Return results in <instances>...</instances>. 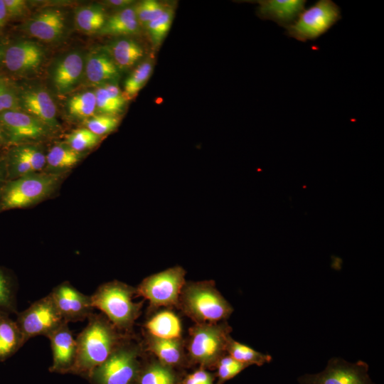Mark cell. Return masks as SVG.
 Returning a JSON list of instances; mask_svg holds the SVG:
<instances>
[{"instance_id": "6da1fadb", "label": "cell", "mask_w": 384, "mask_h": 384, "mask_svg": "<svg viewBox=\"0 0 384 384\" xmlns=\"http://www.w3.org/2000/svg\"><path fill=\"white\" fill-rule=\"evenodd\" d=\"M87 319L75 338L76 356L70 373L88 378L129 334L119 331L102 313L93 312Z\"/></svg>"}, {"instance_id": "7a4b0ae2", "label": "cell", "mask_w": 384, "mask_h": 384, "mask_svg": "<svg viewBox=\"0 0 384 384\" xmlns=\"http://www.w3.org/2000/svg\"><path fill=\"white\" fill-rule=\"evenodd\" d=\"M136 288L113 280L99 286L90 295L92 305L121 332L133 333V326L141 314L144 302H135Z\"/></svg>"}, {"instance_id": "3957f363", "label": "cell", "mask_w": 384, "mask_h": 384, "mask_svg": "<svg viewBox=\"0 0 384 384\" xmlns=\"http://www.w3.org/2000/svg\"><path fill=\"white\" fill-rule=\"evenodd\" d=\"M178 308L198 324L227 321L233 312V308L213 280L186 282Z\"/></svg>"}, {"instance_id": "277c9868", "label": "cell", "mask_w": 384, "mask_h": 384, "mask_svg": "<svg viewBox=\"0 0 384 384\" xmlns=\"http://www.w3.org/2000/svg\"><path fill=\"white\" fill-rule=\"evenodd\" d=\"M146 355L142 341L129 334L87 379L91 384H135Z\"/></svg>"}, {"instance_id": "5b68a950", "label": "cell", "mask_w": 384, "mask_h": 384, "mask_svg": "<svg viewBox=\"0 0 384 384\" xmlns=\"http://www.w3.org/2000/svg\"><path fill=\"white\" fill-rule=\"evenodd\" d=\"M232 327L227 321L215 324H195L188 329L185 348L188 363L201 368L215 367L227 354L226 348Z\"/></svg>"}, {"instance_id": "8992f818", "label": "cell", "mask_w": 384, "mask_h": 384, "mask_svg": "<svg viewBox=\"0 0 384 384\" xmlns=\"http://www.w3.org/2000/svg\"><path fill=\"white\" fill-rule=\"evenodd\" d=\"M62 174L41 171L8 180L0 193V213L27 208L49 197L60 186Z\"/></svg>"}, {"instance_id": "52a82bcc", "label": "cell", "mask_w": 384, "mask_h": 384, "mask_svg": "<svg viewBox=\"0 0 384 384\" xmlns=\"http://www.w3.org/2000/svg\"><path fill=\"white\" fill-rule=\"evenodd\" d=\"M186 270L174 266L144 278L136 288L137 295L149 302V309L178 308L179 296L186 283Z\"/></svg>"}, {"instance_id": "ba28073f", "label": "cell", "mask_w": 384, "mask_h": 384, "mask_svg": "<svg viewBox=\"0 0 384 384\" xmlns=\"http://www.w3.org/2000/svg\"><path fill=\"white\" fill-rule=\"evenodd\" d=\"M341 18V10L337 4L331 0H319L304 9L292 24L285 27V34L302 42L314 41Z\"/></svg>"}, {"instance_id": "9c48e42d", "label": "cell", "mask_w": 384, "mask_h": 384, "mask_svg": "<svg viewBox=\"0 0 384 384\" xmlns=\"http://www.w3.org/2000/svg\"><path fill=\"white\" fill-rule=\"evenodd\" d=\"M16 323L24 344L31 338L47 336L63 324L61 317L50 294L36 300L25 310L17 313Z\"/></svg>"}, {"instance_id": "30bf717a", "label": "cell", "mask_w": 384, "mask_h": 384, "mask_svg": "<svg viewBox=\"0 0 384 384\" xmlns=\"http://www.w3.org/2000/svg\"><path fill=\"white\" fill-rule=\"evenodd\" d=\"M368 365L362 361L350 363L332 358L322 371L304 374L297 380L299 384H375L368 375Z\"/></svg>"}, {"instance_id": "8fae6325", "label": "cell", "mask_w": 384, "mask_h": 384, "mask_svg": "<svg viewBox=\"0 0 384 384\" xmlns=\"http://www.w3.org/2000/svg\"><path fill=\"white\" fill-rule=\"evenodd\" d=\"M63 319L68 324L84 321L94 312L91 297L64 282L49 293Z\"/></svg>"}, {"instance_id": "7c38bea8", "label": "cell", "mask_w": 384, "mask_h": 384, "mask_svg": "<svg viewBox=\"0 0 384 384\" xmlns=\"http://www.w3.org/2000/svg\"><path fill=\"white\" fill-rule=\"evenodd\" d=\"M0 126L9 146L43 138L48 134V129L35 117L19 110L0 113Z\"/></svg>"}, {"instance_id": "4fadbf2b", "label": "cell", "mask_w": 384, "mask_h": 384, "mask_svg": "<svg viewBox=\"0 0 384 384\" xmlns=\"http://www.w3.org/2000/svg\"><path fill=\"white\" fill-rule=\"evenodd\" d=\"M4 155L7 181L31 174L41 172L46 167V155L36 146L10 145Z\"/></svg>"}, {"instance_id": "5bb4252c", "label": "cell", "mask_w": 384, "mask_h": 384, "mask_svg": "<svg viewBox=\"0 0 384 384\" xmlns=\"http://www.w3.org/2000/svg\"><path fill=\"white\" fill-rule=\"evenodd\" d=\"M50 343L53 361L50 371L70 373L76 356V339L68 323H64L46 336Z\"/></svg>"}, {"instance_id": "9a60e30c", "label": "cell", "mask_w": 384, "mask_h": 384, "mask_svg": "<svg viewBox=\"0 0 384 384\" xmlns=\"http://www.w3.org/2000/svg\"><path fill=\"white\" fill-rule=\"evenodd\" d=\"M43 53L37 44L22 41L6 48L4 53V63L8 70L21 74L36 69L41 63Z\"/></svg>"}, {"instance_id": "2e32d148", "label": "cell", "mask_w": 384, "mask_h": 384, "mask_svg": "<svg viewBox=\"0 0 384 384\" xmlns=\"http://www.w3.org/2000/svg\"><path fill=\"white\" fill-rule=\"evenodd\" d=\"M145 351L159 362L175 368L188 364L183 339H163L144 334Z\"/></svg>"}, {"instance_id": "e0dca14e", "label": "cell", "mask_w": 384, "mask_h": 384, "mask_svg": "<svg viewBox=\"0 0 384 384\" xmlns=\"http://www.w3.org/2000/svg\"><path fill=\"white\" fill-rule=\"evenodd\" d=\"M257 16L284 28L292 24L304 9L305 0H261L255 1Z\"/></svg>"}, {"instance_id": "ac0fdd59", "label": "cell", "mask_w": 384, "mask_h": 384, "mask_svg": "<svg viewBox=\"0 0 384 384\" xmlns=\"http://www.w3.org/2000/svg\"><path fill=\"white\" fill-rule=\"evenodd\" d=\"M26 113L37 119L48 128L58 126L56 107L46 91L32 90L24 92L19 100Z\"/></svg>"}, {"instance_id": "d6986e66", "label": "cell", "mask_w": 384, "mask_h": 384, "mask_svg": "<svg viewBox=\"0 0 384 384\" xmlns=\"http://www.w3.org/2000/svg\"><path fill=\"white\" fill-rule=\"evenodd\" d=\"M144 335L163 339H183V328L179 317L170 309L154 313L143 324Z\"/></svg>"}, {"instance_id": "ffe728a7", "label": "cell", "mask_w": 384, "mask_h": 384, "mask_svg": "<svg viewBox=\"0 0 384 384\" xmlns=\"http://www.w3.org/2000/svg\"><path fill=\"white\" fill-rule=\"evenodd\" d=\"M85 68V62L78 52L65 56L55 65L53 73V83L60 92L70 91L80 82Z\"/></svg>"}, {"instance_id": "44dd1931", "label": "cell", "mask_w": 384, "mask_h": 384, "mask_svg": "<svg viewBox=\"0 0 384 384\" xmlns=\"http://www.w3.org/2000/svg\"><path fill=\"white\" fill-rule=\"evenodd\" d=\"M63 13L56 9L43 11L31 19L27 31L33 36L45 41H53L62 35L65 26Z\"/></svg>"}, {"instance_id": "7402d4cb", "label": "cell", "mask_w": 384, "mask_h": 384, "mask_svg": "<svg viewBox=\"0 0 384 384\" xmlns=\"http://www.w3.org/2000/svg\"><path fill=\"white\" fill-rule=\"evenodd\" d=\"M87 79L95 85L112 81L119 77V68L104 50L94 51L85 63Z\"/></svg>"}, {"instance_id": "603a6c76", "label": "cell", "mask_w": 384, "mask_h": 384, "mask_svg": "<svg viewBox=\"0 0 384 384\" xmlns=\"http://www.w3.org/2000/svg\"><path fill=\"white\" fill-rule=\"evenodd\" d=\"M119 69H127L134 65L144 55L142 47L132 39L123 38L112 42L103 49Z\"/></svg>"}, {"instance_id": "cb8c5ba5", "label": "cell", "mask_w": 384, "mask_h": 384, "mask_svg": "<svg viewBox=\"0 0 384 384\" xmlns=\"http://www.w3.org/2000/svg\"><path fill=\"white\" fill-rule=\"evenodd\" d=\"M146 355L135 384H178L174 368Z\"/></svg>"}, {"instance_id": "d4e9b609", "label": "cell", "mask_w": 384, "mask_h": 384, "mask_svg": "<svg viewBox=\"0 0 384 384\" xmlns=\"http://www.w3.org/2000/svg\"><path fill=\"white\" fill-rule=\"evenodd\" d=\"M24 345L22 335L15 321L0 312V362L15 354Z\"/></svg>"}, {"instance_id": "484cf974", "label": "cell", "mask_w": 384, "mask_h": 384, "mask_svg": "<svg viewBox=\"0 0 384 384\" xmlns=\"http://www.w3.org/2000/svg\"><path fill=\"white\" fill-rule=\"evenodd\" d=\"M81 154L67 144L53 146L46 155V172L62 174L72 169L80 161Z\"/></svg>"}, {"instance_id": "4316f807", "label": "cell", "mask_w": 384, "mask_h": 384, "mask_svg": "<svg viewBox=\"0 0 384 384\" xmlns=\"http://www.w3.org/2000/svg\"><path fill=\"white\" fill-rule=\"evenodd\" d=\"M134 8L127 7L110 17L100 30L104 34L132 35L139 31Z\"/></svg>"}, {"instance_id": "83f0119b", "label": "cell", "mask_w": 384, "mask_h": 384, "mask_svg": "<svg viewBox=\"0 0 384 384\" xmlns=\"http://www.w3.org/2000/svg\"><path fill=\"white\" fill-rule=\"evenodd\" d=\"M227 354L236 361L247 366L256 365L262 366L272 361V356L255 351L249 346L240 343L230 337L228 340Z\"/></svg>"}, {"instance_id": "f1b7e54d", "label": "cell", "mask_w": 384, "mask_h": 384, "mask_svg": "<svg viewBox=\"0 0 384 384\" xmlns=\"http://www.w3.org/2000/svg\"><path fill=\"white\" fill-rule=\"evenodd\" d=\"M78 27L87 33L100 31L106 22L103 9L97 6H89L78 10L75 14Z\"/></svg>"}, {"instance_id": "f546056e", "label": "cell", "mask_w": 384, "mask_h": 384, "mask_svg": "<svg viewBox=\"0 0 384 384\" xmlns=\"http://www.w3.org/2000/svg\"><path fill=\"white\" fill-rule=\"evenodd\" d=\"M0 312L17 313L16 286L14 277L4 268L0 267Z\"/></svg>"}, {"instance_id": "4dcf8cb0", "label": "cell", "mask_w": 384, "mask_h": 384, "mask_svg": "<svg viewBox=\"0 0 384 384\" xmlns=\"http://www.w3.org/2000/svg\"><path fill=\"white\" fill-rule=\"evenodd\" d=\"M153 65L150 61L140 63L126 79L124 85V96L126 100L135 97L150 78Z\"/></svg>"}, {"instance_id": "1f68e13d", "label": "cell", "mask_w": 384, "mask_h": 384, "mask_svg": "<svg viewBox=\"0 0 384 384\" xmlns=\"http://www.w3.org/2000/svg\"><path fill=\"white\" fill-rule=\"evenodd\" d=\"M69 113L78 118H90L96 111V98L94 92L87 91L72 97L68 103Z\"/></svg>"}, {"instance_id": "d6a6232c", "label": "cell", "mask_w": 384, "mask_h": 384, "mask_svg": "<svg viewBox=\"0 0 384 384\" xmlns=\"http://www.w3.org/2000/svg\"><path fill=\"white\" fill-rule=\"evenodd\" d=\"M174 16V10L167 8L161 16L145 26L152 43L156 46L161 44L169 32Z\"/></svg>"}, {"instance_id": "836d02e7", "label": "cell", "mask_w": 384, "mask_h": 384, "mask_svg": "<svg viewBox=\"0 0 384 384\" xmlns=\"http://www.w3.org/2000/svg\"><path fill=\"white\" fill-rule=\"evenodd\" d=\"M99 136L87 128L77 129L66 136L67 145L80 153L95 146L100 142Z\"/></svg>"}, {"instance_id": "e575fe53", "label": "cell", "mask_w": 384, "mask_h": 384, "mask_svg": "<svg viewBox=\"0 0 384 384\" xmlns=\"http://www.w3.org/2000/svg\"><path fill=\"white\" fill-rule=\"evenodd\" d=\"M119 122L116 116L100 114L87 119L85 125L87 129L101 137L114 131Z\"/></svg>"}, {"instance_id": "d590c367", "label": "cell", "mask_w": 384, "mask_h": 384, "mask_svg": "<svg viewBox=\"0 0 384 384\" xmlns=\"http://www.w3.org/2000/svg\"><path fill=\"white\" fill-rule=\"evenodd\" d=\"M167 8L155 0H144L139 2L134 8L139 23L144 26L161 16Z\"/></svg>"}, {"instance_id": "8d00e7d4", "label": "cell", "mask_w": 384, "mask_h": 384, "mask_svg": "<svg viewBox=\"0 0 384 384\" xmlns=\"http://www.w3.org/2000/svg\"><path fill=\"white\" fill-rule=\"evenodd\" d=\"M215 367L217 368V376L218 378L217 384H223L238 375L248 366L226 354L219 360Z\"/></svg>"}, {"instance_id": "74e56055", "label": "cell", "mask_w": 384, "mask_h": 384, "mask_svg": "<svg viewBox=\"0 0 384 384\" xmlns=\"http://www.w3.org/2000/svg\"><path fill=\"white\" fill-rule=\"evenodd\" d=\"M96 98V110L100 114L112 115L122 112L124 107L117 102L107 91L102 85L98 87L95 92Z\"/></svg>"}, {"instance_id": "f35d334b", "label": "cell", "mask_w": 384, "mask_h": 384, "mask_svg": "<svg viewBox=\"0 0 384 384\" xmlns=\"http://www.w3.org/2000/svg\"><path fill=\"white\" fill-rule=\"evenodd\" d=\"M19 98L14 88L0 78V113L19 110Z\"/></svg>"}, {"instance_id": "ab89813d", "label": "cell", "mask_w": 384, "mask_h": 384, "mask_svg": "<svg viewBox=\"0 0 384 384\" xmlns=\"http://www.w3.org/2000/svg\"><path fill=\"white\" fill-rule=\"evenodd\" d=\"M213 380L214 377L211 373L201 368L186 375L181 384H213Z\"/></svg>"}, {"instance_id": "60d3db41", "label": "cell", "mask_w": 384, "mask_h": 384, "mask_svg": "<svg viewBox=\"0 0 384 384\" xmlns=\"http://www.w3.org/2000/svg\"><path fill=\"white\" fill-rule=\"evenodd\" d=\"M7 16L18 17L24 14L26 9V2L23 0H4Z\"/></svg>"}, {"instance_id": "b9f144b4", "label": "cell", "mask_w": 384, "mask_h": 384, "mask_svg": "<svg viewBox=\"0 0 384 384\" xmlns=\"http://www.w3.org/2000/svg\"><path fill=\"white\" fill-rule=\"evenodd\" d=\"M6 181H7L6 170L4 156H0V193Z\"/></svg>"}, {"instance_id": "7bdbcfd3", "label": "cell", "mask_w": 384, "mask_h": 384, "mask_svg": "<svg viewBox=\"0 0 384 384\" xmlns=\"http://www.w3.org/2000/svg\"><path fill=\"white\" fill-rule=\"evenodd\" d=\"M133 1L131 0H110L107 1V4L110 5L114 6L115 7H121L122 9L128 7Z\"/></svg>"}, {"instance_id": "ee69618b", "label": "cell", "mask_w": 384, "mask_h": 384, "mask_svg": "<svg viewBox=\"0 0 384 384\" xmlns=\"http://www.w3.org/2000/svg\"><path fill=\"white\" fill-rule=\"evenodd\" d=\"M7 17V12L4 0H0V28L4 25Z\"/></svg>"}, {"instance_id": "f6af8a7d", "label": "cell", "mask_w": 384, "mask_h": 384, "mask_svg": "<svg viewBox=\"0 0 384 384\" xmlns=\"http://www.w3.org/2000/svg\"><path fill=\"white\" fill-rule=\"evenodd\" d=\"M6 146H9V142L3 129L0 126V148Z\"/></svg>"}]
</instances>
